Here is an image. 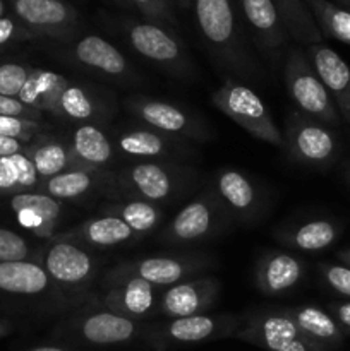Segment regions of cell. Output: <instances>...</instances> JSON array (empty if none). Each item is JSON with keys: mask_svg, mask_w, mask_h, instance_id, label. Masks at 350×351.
<instances>
[{"mask_svg": "<svg viewBox=\"0 0 350 351\" xmlns=\"http://www.w3.org/2000/svg\"><path fill=\"white\" fill-rule=\"evenodd\" d=\"M26 154L33 161V167L41 182L69 170H78V168L84 170L74 160L69 144L54 139H45L34 146H27Z\"/></svg>", "mask_w": 350, "mask_h": 351, "instance_id": "cell-32", "label": "cell"}, {"mask_svg": "<svg viewBox=\"0 0 350 351\" xmlns=\"http://www.w3.org/2000/svg\"><path fill=\"white\" fill-rule=\"evenodd\" d=\"M338 259L342 261V264H345V266L350 267V249L340 250V252H338Z\"/></svg>", "mask_w": 350, "mask_h": 351, "instance_id": "cell-49", "label": "cell"}, {"mask_svg": "<svg viewBox=\"0 0 350 351\" xmlns=\"http://www.w3.org/2000/svg\"><path fill=\"white\" fill-rule=\"evenodd\" d=\"M71 153L84 170H103L115 154V146L96 123H82L72 132Z\"/></svg>", "mask_w": 350, "mask_h": 351, "instance_id": "cell-27", "label": "cell"}, {"mask_svg": "<svg viewBox=\"0 0 350 351\" xmlns=\"http://www.w3.org/2000/svg\"><path fill=\"white\" fill-rule=\"evenodd\" d=\"M130 47L150 62L170 71L172 74H182L187 71V55L180 41L165 26L156 23H129L126 27Z\"/></svg>", "mask_w": 350, "mask_h": 351, "instance_id": "cell-12", "label": "cell"}, {"mask_svg": "<svg viewBox=\"0 0 350 351\" xmlns=\"http://www.w3.org/2000/svg\"><path fill=\"white\" fill-rule=\"evenodd\" d=\"M27 144L21 143V141L12 139V137L0 136V156H9V154L26 153Z\"/></svg>", "mask_w": 350, "mask_h": 351, "instance_id": "cell-45", "label": "cell"}, {"mask_svg": "<svg viewBox=\"0 0 350 351\" xmlns=\"http://www.w3.org/2000/svg\"><path fill=\"white\" fill-rule=\"evenodd\" d=\"M36 34L27 27H21L9 17H0V47L10 43L14 40H26V38H34Z\"/></svg>", "mask_w": 350, "mask_h": 351, "instance_id": "cell-43", "label": "cell"}, {"mask_svg": "<svg viewBox=\"0 0 350 351\" xmlns=\"http://www.w3.org/2000/svg\"><path fill=\"white\" fill-rule=\"evenodd\" d=\"M33 67L16 62H7L0 65V95L7 98H17L26 84Z\"/></svg>", "mask_w": 350, "mask_h": 351, "instance_id": "cell-37", "label": "cell"}, {"mask_svg": "<svg viewBox=\"0 0 350 351\" xmlns=\"http://www.w3.org/2000/svg\"><path fill=\"white\" fill-rule=\"evenodd\" d=\"M229 213L213 191L192 199L172 218L160 233L167 245H196L215 237L225 226Z\"/></svg>", "mask_w": 350, "mask_h": 351, "instance_id": "cell-8", "label": "cell"}, {"mask_svg": "<svg viewBox=\"0 0 350 351\" xmlns=\"http://www.w3.org/2000/svg\"><path fill=\"white\" fill-rule=\"evenodd\" d=\"M41 130V123L27 119H16V117L0 115V136L12 137L21 143H30Z\"/></svg>", "mask_w": 350, "mask_h": 351, "instance_id": "cell-40", "label": "cell"}, {"mask_svg": "<svg viewBox=\"0 0 350 351\" xmlns=\"http://www.w3.org/2000/svg\"><path fill=\"white\" fill-rule=\"evenodd\" d=\"M58 290L38 261L0 263V291L19 297H40ZM60 291V290H58Z\"/></svg>", "mask_w": 350, "mask_h": 351, "instance_id": "cell-25", "label": "cell"}, {"mask_svg": "<svg viewBox=\"0 0 350 351\" xmlns=\"http://www.w3.org/2000/svg\"><path fill=\"white\" fill-rule=\"evenodd\" d=\"M281 351H328V350H325L323 346L316 345V343L309 341L307 338H299Z\"/></svg>", "mask_w": 350, "mask_h": 351, "instance_id": "cell-46", "label": "cell"}, {"mask_svg": "<svg viewBox=\"0 0 350 351\" xmlns=\"http://www.w3.org/2000/svg\"><path fill=\"white\" fill-rule=\"evenodd\" d=\"M220 293V281L213 276L192 278L165 288L156 298V315L163 319L206 314Z\"/></svg>", "mask_w": 350, "mask_h": 351, "instance_id": "cell-15", "label": "cell"}, {"mask_svg": "<svg viewBox=\"0 0 350 351\" xmlns=\"http://www.w3.org/2000/svg\"><path fill=\"white\" fill-rule=\"evenodd\" d=\"M174 2H177V5L182 7V9H189L192 3V0H174Z\"/></svg>", "mask_w": 350, "mask_h": 351, "instance_id": "cell-50", "label": "cell"}, {"mask_svg": "<svg viewBox=\"0 0 350 351\" xmlns=\"http://www.w3.org/2000/svg\"><path fill=\"white\" fill-rule=\"evenodd\" d=\"M323 281L329 290L340 297L350 298V267L345 264H321L319 266Z\"/></svg>", "mask_w": 350, "mask_h": 351, "instance_id": "cell-41", "label": "cell"}, {"mask_svg": "<svg viewBox=\"0 0 350 351\" xmlns=\"http://www.w3.org/2000/svg\"><path fill=\"white\" fill-rule=\"evenodd\" d=\"M242 321L244 315L239 314H198L165 319L146 324L144 343L156 351H165L170 346H192L233 338Z\"/></svg>", "mask_w": 350, "mask_h": 351, "instance_id": "cell-3", "label": "cell"}, {"mask_svg": "<svg viewBox=\"0 0 350 351\" xmlns=\"http://www.w3.org/2000/svg\"><path fill=\"white\" fill-rule=\"evenodd\" d=\"M338 5L343 7V9H347L350 12V0H338Z\"/></svg>", "mask_w": 350, "mask_h": 351, "instance_id": "cell-51", "label": "cell"}, {"mask_svg": "<svg viewBox=\"0 0 350 351\" xmlns=\"http://www.w3.org/2000/svg\"><path fill=\"white\" fill-rule=\"evenodd\" d=\"M3 14H5V5H3V2L0 0V17H3Z\"/></svg>", "mask_w": 350, "mask_h": 351, "instance_id": "cell-52", "label": "cell"}, {"mask_svg": "<svg viewBox=\"0 0 350 351\" xmlns=\"http://www.w3.org/2000/svg\"><path fill=\"white\" fill-rule=\"evenodd\" d=\"M192 173L168 161H136L117 175V182L130 197H139L153 204L172 201L185 191Z\"/></svg>", "mask_w": 350, "mask_h": 351, "instance_id": "cell-7", "label": "cell"}, {"mask_svg": "<svg viewBox=\"0 0 350 351\" xmlns=\"http://www.w3.org/2000/svg\"><path fill=\"white\" fill-rule=\"evenodd\" d=\"M345 178H347V182H349V184H350V167L345 170Z\"/></svg>", "mask_w": 350, "mask_h": 351, "instance_id": "cell-53", "label": "cell"}, {"mask_svg": "<svg viewBox=\"0 0 350 351\" xmlns=\"http://www.w3.org/2000/svg\"><path fill=\"white\" fill-rule=\"evenodd\" d=\"M58 240H69L86 249H113L136 242L139 237L126 225L120 218L112 215H102L86 219L81 225L55 235Z\"/></svg>", "mask_w": 350, "mask_h": 351, "instance_id": "cell-22", "label": "cell"}, {"mask_svg": "<svg viewBox=\"0 0 350 351\" xmlns=\"http://www.w3.org/2000/svg\"><path fill=\"white\" fill-rule=\"evenodd\" d=\"M115 151L139 161H167L185 156L189 147L178 137L150 129H132L115 137Z\"/></svg>", "mask_w": 350, "mask_h": 351, "instance_id": "cell-18", "label": "cell"}, {"mask_svg": "<svg viewBox=\"0 0 350 351\" xmlns=\"http://www.w3.org/2000/svg\"><path fill=\"white\" fill-rule=\"evenodd\" d=\"M283 141V147L292 160L307 167L329 165L338 153L335 134L301 112H294L288 117Z\"/></svg>", "mask_w": 350, "mask_h": 351, "instance_id": "cell-10", "label": "cell"}, {"mask_svg": "<svg viewBox=\"0 0 350 351\" xmlns=\"http://www.w3.org/2000/svg\"><path fill=\"white\" fill-rule=\"evenodd\" d=\"M67 55L74 64L105 77L124 79L130 74L129 62L122 51L96 34H88L75 41Z\"/></svg>", "mask_w": 350, "mask_h": 351, "instance_id": "cell-20", "label": "cell"}, {"mask_svg": "<svg viewBox=\"0 0 350 351\" xmlns=\"http://www.w3.org/2000/svg\"><path fill=\"white\" fill-rule=\"evenodd\" d=\"M338 235L340 228L336 223L318 218L280 230L277 232V240L285 247L302 252H319L331 247Z\"/></svg>", "mask_w": 350, "mask_h": 351, "instance_id": "cell-29", "label": "cell"}, {"mask_svg": "<svg viewBox=\"0 0 350 351\" xmlns=\"http://www.w3.org/2000/svg\"><path fill=\"white\" fill-rule=\"evenodd\" d=\"M0 115L2 117H16V119H27L34 122H41V112L30 108L17 98H7L0 95Z\"/></svg>", "mask_w": 350, "mask_h": 351, "instance_id": "cell-42", "label": "cell"}, {"mask_svg": "<svg viewBox=\"0 0 350 351\" xmlns=\"http://www.w3.org/2000/svg\"><path fill=\"white\" fill-rule=\"evenodd\" d=\"M41 180L26 153L0 156V195H17L34 192Z\"/></svg>", "mask_w": 350, "mask_h": 351, "instance_id": "cell-34", "label": "cell"}, {"mask_svg": "<svg viewBox=\"0 0 350 351\" xmlns=\"http://www.w3.org/2000/svg\"><path fill=\"white\" fill-rule=\"evenodd\" d=\"M130 3L136 5L150 23H156L160 26L167 24L170 27L177 24L172 10V0H130Z\"/></svg>", "mask_w": 350, "mask_h": 351, "instance_id": "cell-39", "label": "cell"}, {"mask_svg": "<svg viewBox=\"0 0 350 351\" xmlns=\"http://www.w3.org/2000/svg\"><path fill=\"white\" fill-rule=\"evenodd\" d=\"M108 115V106L100 95L81 84L69 82L58 99L55 117L72 122H93Z\"/></svg>", "mask_w": 350, "mask_h": 351, "instance_id": "cell-30", "label": "cell"}, {"mask_svg": "<svg viewBox=\"0 0 350 351\" xmlns=\"http://www.w3.org/2000/svg\"><path fill=\"white\" fill-rule=\"evenodd\" d=\"M233 338L266 351H281L304 336L285 308H266L244 314L242 324Z\"/></svg>", "mask_w": 350, "mask_h": 351, "instance_id": "cell-14", "label": "cell"}, {"mask_svg": "<svg viewBox=\"0 0 350 351\" xmlns=\"http://www.w3.org/2000/svg\"><path fill=\"white\" fill-rule=\"evenodd\" d=\"M283 77L297 112L318 120L323 125H336L340 122L342 117L305 51L292 50L288 53Z\"/></svg>", "mask_w": 350, "mask_h": 351, "instance_id": "cell-6", "label": "cell"}, {"mask_svg": "<svg viewBox=\"0 0 350 351\" xmlns=\"http://www.w3.org/2000/svg\"><path fill=\"white\" fill-rule=\"evenodd\" d=\"M305 274V264L301 257L292 254L271 250L257 263L254 271V281L261 293L268 297H278L294 290Z\"/></svg>", "mask_w": 350, "mask_h": 351, "instance_id": "cell-21", "label": "cell"}, {"mask_svg": "<svg viewBox=\"0 0 350 351\" xmlns=\"http://www.w3.org/2000/svg\"><path fill=\"white\" fill-rule=\"evenodd\" d=\"M106 177L103 170H69L60 175L43 180L38 192L50 195L57 201H78L84 195L91 194L100 182Z\"/></svg>", "mask_w": 350, "mask_h": 351, "instance_id": "cell-31", "label": "cell"}, {"mask_svg": "<svg viewBox=\"0 0 350 351\" xmlns=\"http://www.w3.org/2000/svg\"><path fill=\"white\" fill-rule=\"evenodd\" d=\"M211 101L223 115L233 120L253 137L271 146H285L283 134L277 127L263 99L249 86L230 77L225 79V82L213 93Z\"/></svg>", "mask_w": 350, "mask_h": 351, "instance_id": "cell-4", "label": "cell"}, {"mask_svg": "<svg viewBox=\"0 0 350 351\" xmlns=\"http://www.w3.org/2000/svg\"><path fill=\"white\" fill-rule=\"evenodd\" d=\"M323 36L350 45V12L329 0H305Z\"/></svg>", "mask_w": 350, "mask_h": 351, "instance_id": "cell-36", "label": "cell"}, {"mask_svg": "<svg viewBox=\"0 0 350 351\" xmlns=\"http://www.w3.org/2000/svg\"><path fill=\"white\" fill-rule=\"evenodd\" d=\"M213 259L205 254H172V256H153L143 259L124 261L110 267L103 280L117 278H141L153 285L156 290H165L185 280L198 278L208 269Z\"/></svg>", "mask_w": 350, "mask_h": 351, "instance_id": "cell-5", "label": "cell"}, {"mask_svg": "<svg viewBox=\"0 0 350 351\" xmlns=\"http://www.w3.org/2000/svg\"><path fill=\"white\" fill-rule=\"evenodd\" d=\"M191 7L199 31L216 58L239 75L256 74V64L237 26L232 0H192Z\"/></svg>", "mask_w": 350, "mask_h": 351, "instance_id": "cell-2", "label": "cell"}, {"mask_svg": "<svg viewBox=\"0 0 350 351\" xmlns=\"http://www.w3.org/2000/svg\"><path fill=\"white\" fill-rule=\"evenodd\" d=\"M12 9L36 36L67 41L78 29V10L65 0H12Z\"/></svg>", "mask_w": 350, "mask_h": 351, "instance_id": "cell-11", "label": "cell"}, {"mask_svg": "<svg viewBox=\"0 0 350 351\" xmlns=\"http://www.w3.org/2000/svg\"><path fill=\"white\" fill-rule=\"evenodd\" d=\"M156 288L141 278L102 280L98 304L115 314L144 322L156 317Z\"/></svg>", "mask_w": 350, "mask_h": 351, "instance_id": "cell-13", "label": "cell"}, {"mask_svg": "<svg viewBox=\"0 0 350 351\" xmlns=\"http://www.w3.org/2000/svg\"><path fill=\"white\" fill-rule=\"evenodd\" d=\"M10 209L23 228L40 239H54L64 216V204L43 192H24L10 197Z\"/></svg>", "mask_w": 350, "mask_h": 351, "instance_id": "cell-19", "label": "cell"}, {"mask_svg": "<svg viewBox=\"0 0 350 351\" xmlns=\"http://www.w3.org/2000/svg\"><path fill=\"white\" fill-rule=\"evenodd\" d=\"M247 27L263 50L277 51L287 43V29L271 0H237Z\"/></svg>", "mask_w": 350, "mask_h": 351, "instance_id": "cell-24", "label": "cell"}, {"mask_svg": "<svg viewBox=\"0 0 350 351\" xmlns=\"http://www.w3.org/2000/svg\"><path fill=\"white\" fill-rule=\"evenodd\" d=\"M10 331H12V326H10V322L0 317V338H3V336L9 335Z\"/></svg>", "mask_w": 350, "mask_h": 351, "instance_id": "cell-48", "label": "cell"}, {"mask_svg": "<svg viewBox=\"0 0 350 351\" xmlns=\"http://www.w3.org/2000/svg\"><path fill=\"white\" fill-rule=\"evenodd\" d=\"M130 112L150 129L178 139H205V123L184 108L153 98H134L127 101Z\"/></svg>", "mask_w": 350, "mask_h": 351, "instance_id": "cell-16", "label": "cell"}, {"mask_svg": "<svg viewBox=\"0 0 350 351\" xmlns=\"http://www.w3.org/2000/svg\"><path fill=\"white\" fill-rule=\"evenodd\" d=\"M27 351H79L71 348V346H57V345H41V346H34V348L27 350Z\"/></svg>", "mask_w": 350, "mask_h": 351, "instance_id": "cell-47", "label": "cell"}, {"mask_svg": "<svg viewBox=\"0 0 350 351\" xmlns=\"http://www.w3.org/2000/svg\"><path fill=\"white\" fill-rule=\"evenodd\" d=\"M55 287L72 295H84L98 274V259L86 247L69 240L50 239L38 261Z\"/></svg>", "mask_w": 350, "mask_h": 351, "instance_id": "cell-9", "label": "cell"}, {"mask_svg": "<svg viewBox=\"0 0 350 351\" xmlns=\"http://www.w3.org/2000/svg\"><path fill=\"white\" fill-rule=\"evenodd\" d=\"M69 82L71 81L65 75L57 74L54 71L33 67L17 99L30 108L36 110V112H50L51 115H55L58 99H60L62 91L67 88Z\"/></svg>", "mask_w": 350, "mask_h": 351, "instance_id": "cell-28", "label": "cell"}, {"mask_svg": "<svg viewBox=\"0 0 350 351\" xmlns=\"http://www.w3.org/2000/svg\"><path fill=\"white\" fill-rule=\"evenodd\" d=\"M144 335L146 322L115 314L98 302L78 307L55 329V336L64 343L93 350L124 348L144 341Z\"/></svg>", "mask_w": 350, "mask_h": 351, "instance_id": "cell-1", "label": "cell"}, {"mask_svg": "<svg viewBox=\"0 0 350 351\" xmlns=\"http://www.w3.org/2000/svg\"><path fill=\"white\" fill-rule=\"evenodd\" d=\"M30 242L17 232L9 228H0V263H16L30 261Z\"/></svg>", "mask_w": 350, "mask_h": 351, "instance_id": "cell-38", "label": "cell"}, {"mask_svg": "<svg viewBox=\"0 0 350 351\" xmlns=\"http://www.w3.org/2000/svg\"><path fill=\"white\" fill-rule=\"evenodd\" d=\"M117 2H119V3H122V5H129V3H130V0H117Z\"/></svg>", "mask_w": 350, "mask_h": 351, "instance_id": "cell-54", "label": "cell"}, {"mask_svg": "<svg viewBox=\"0 0 350 351\" xmlns=\"http://www.w3.org/2000/svg\"><path fill=\"white\" fill-rule=\"evenodd\" d=\"M275 3L287 33L302 45H318L323 41L321 29L316 24L305 0H271Z\"/></svg>", "mask_w": 350, "mask_h": 351, "instance_id": "cell-33", "label": "cell"}, {"mask_svg": "<svg viewBox=\"0 0 350 351\" xmlns=\"http://www.w3.org/2000/svg\"><path fill=\"white\" fill-rule=\"evenodd\" d=\"M329 314L335 317L345 335H350V302H338L329 305Z\"/></svg>", "mask_w": 350, "mask_h": 351, "instance_id": "cell-44", "label": "cell"}, {"mask_svg": "<svg viewBox=\"0 0 350 351\" xmlns=\"http://www.w3.org/2000/svg\"><path fill=\"white\" fill-rule=\"evenodd\" d=\"M102 213L122 219L137 237H144L156 230L163 218L161 209L156 204L139 197H129L127 201L103 206Z\"/></svg>", "mask_w": 350, "mask_h": 351, "instance_id": "cell-35", "label": "cell"}, {"mask_svg": "<svg viewBox=\"0 0 350 351\" xmlns=\"http://www.w3.org/2000/svg\"><path fill=\"white\" fill-rule=\"evenodd\" d=\"M305 55L328 89L340 117L350 123V65L333 48L323 43L307 47Z\"/></svg>", "mask_w": 350, "mask_h": 351, "instance_id": "cell-17", "label": "cell"}, {"mask_svg": "<svg viewBox=\"0 0 350 351\" xmlns=\"http://www.w3.org/2000/svg\"><path fill=\"white\" fill-rule=\"evenodd\" d=\"M218 201L232 218L240 221H249L259 211V191L247 175L242 171L226 168L222 170L215 178V189Z\"/></svg>", "mask_w": 350, "mask_h": 351, "instance_id": "cell-23", "label": "cell"}, {"mask_svg": "<svg viewBox=\"0 0 350 351\" xmlns=\"http://www.w3.org/2000/svg\"><path fill=\"white\" fill-rule=\"evenodd\" d=\"M285 311L295 322L301 335L309 341L328 351L338 348L343 343L345 332L329 312L314 305H299V307H290Z\"/></svg>", "mask_w": 350, "mask_h": 351, "instance_id": "cell-26", "label": "cell"}]
</instances>
